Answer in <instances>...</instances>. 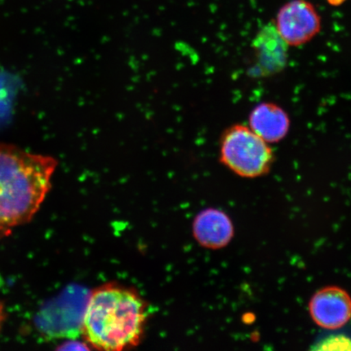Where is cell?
Returning <instances> with one entry per match:
<instances>
[{
    "label": "cell",
    "mask_w": 351,
    "mask_h": 351,
    "mask_svg": "<svg viewBox=\"0 0 351 351\" xmlns=\"http://www.w3.org/2000/svg\"><path fill=\"white\" fill-rule=\"evenodd\" d=\"M57 165L53 157L0 143V240L32 221L51 190Z\"/></svg>",
    "instance_id": "6da1fadb"
},
{
    "label": "cell",
    "mask_w": 351,
    "mask_h": 351,
    "mask_svg": "<svg viewBox=\"0 0 351 351\" xmlns=\"http://www.w3.org/2000/svg\"><path fill=\"white\" fill-rule=\"evenodd\" d=\"M147 317V302L134 289L105 284L87 298L81 332L86 343L96 350L130 349L141 342Z\"/></svg>",
    "instance_id": "7a4b0ae2"
},
{
    "label": "cell",
    "mask_w": 351,
    "mask_h": 351,
    "mask_svg": "<svg viewBox=\"0 0 351 351\" xmlns=\"http://www.w3.org/2000/svg\"><path fill=\"white\" fill-rule=\"evenodd\" d=\"M221 161L241 178H256L269 173L274 154L250 127L235 125L222 135Z\"/></svg>",
    "instance_id": "3957f363"
},
{
    "label": "cell",
    "mask_w": 351,
    "mask_h": 351,
    "mask_svg": "<svg viewBox=\"0 0 351 351\" xmlns=\"http://www.w3.org/2000/svg\"><path fill=\"white\" fill-rule=\"evenodd\" d=\"M275 25L288 46L298 47L317 36L322 28V19L311 3L292 0L280 8Z\"/></svg>",
    "instance_id": "277c9868"
},
{
    "label": "cell",
    "mask_w": 351,
    "mask_h": 351,
    "mask_svg": "<svg viewBox=\"0 0 351 351\" xmlns=\"http://www.w3.org/2000/svg\"><path fill=\"white\" fill-rule=\"evenodd\" d=\"M309 313L318 326L336 330L343 327L351 319V297L340 287L320 289L311 298Z\"/></svg>",
    "instance_id": "5b68a950"
},
{
    "label": "cell",
    "mask_w": 351,
    "mask_h": 351,
    "mask_svg": "<svg viewBox=\"0 0 351 351\" xmlns=\"http://www.w3.org/2000/svg\"><path fill=\"white\" fill-rule=\"evenodd\" d=\"M288 47L275 24L263 26L253 40L254 74L263 77L282 71L287 64Z\"/></svg>",
    "instance_id": "8992f818"
},
{
    "label": "cell",
    "mask_w": 351,
    "mask_h": 351,
    "mask_svg": "<svg viewBox=\"0 0 351 351\" xmlns=\"http://www.w3.org/2000/svg\"><path fill=\"white\" fill-rule=\"evenodd\" d=\"M193 234L202 247L218 250L230 243L234 238V227L230 217L223 210L207 208L195 217Z\"/></svg>",
    "instance_id": "52a82bcc"
},
{
    "label": "cell",
    "mask_w": 351,
    "mask_h": 351,
    "mask_svg": "<svg viewBox=\"0 0 351 351\" xmlns=\"http://www.w3.org/2000/svg\"><path fill=\"white\" fill-rule=\"evenodd\" d=\"M249 123L250 128L267 143L282 141L291 125L285 110L271 103L257 105L250 115Z\"/></svg>",
    "instance_id": "ba28073f"
},
{
    "label": "cell",
    "mask_w": 351,
    "mask_h": 351,
    "mask_svg": "<svg viewBox=\"0 0 351 351\" xmlns=\"http://www.w3.org/2000/svg\"><path fill=\"white\" fill-rule=\"evenodd\" d=\"M315 350H351V339L343 335H333L315 345Z\"/></svg>",
    "instance_id": "9c48e42d"
},
{
    "label": "cell",
    "mask_w": 351,
    "mask_h": 351,
    "mask_svg": "<svg viewBox=\"0 0 351 351\" xmlns=\"http://www.w3.org/2000/svg\"><path fill=\"white\" fill-rule=\"evenodd\" d=\"M86 345V343H82V342L70 341L69 342H66V343L60 346V348H58V350H89V348H87Z\"/></svg>",
    "instance_id": "30bf717a"
},
{
    "label": "cell",
    "mask_w": 351,
    "mask_h": 351,
    "mask_svg": "<svg viewBox=\"0 0 351 351\" xmlns=\"http://www.w3.org/2000/svg\"><path fill=\"white\" fill-rule=\"evenodd\" d=\"M6 320V311L4 309V306L2 302L0 301V332H1L3 327L4 322Z\"/></svg>",
    "instance_id": "8fae6325"
}]
</instances>
